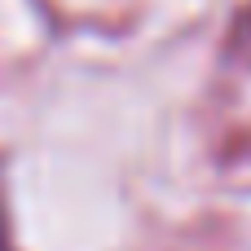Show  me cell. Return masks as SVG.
I'll list each match as a JSON object with an SVG mask.
<instances>
[{
  "label": "cell",
  "instance_id": "obj_1",
  "mask_svg": "<svg viewBox=\"0 0 251 251\" xmlns=\"http://www.w3.org/2000/svg\"><path fill=\"white\" fill-rule=\"evenodd\" d=\"M0 251H22L18 247V234H13V216H9L4 194H0Z\"/></svg>",
  "mask_w": 251,
  "mask_h": 251
}]
</instances>
